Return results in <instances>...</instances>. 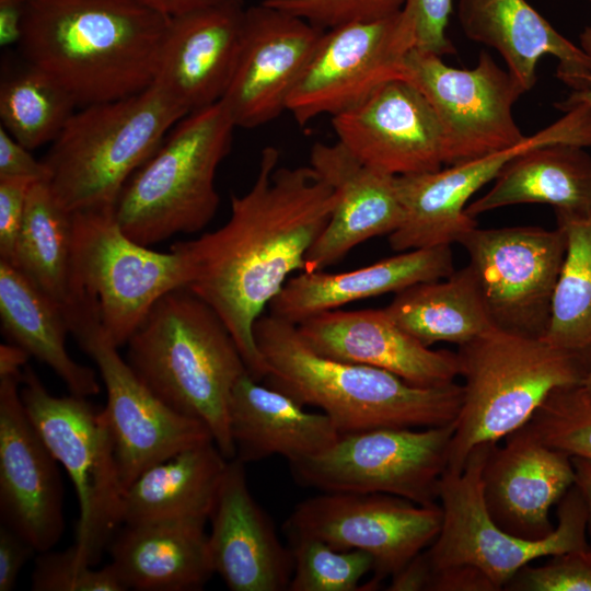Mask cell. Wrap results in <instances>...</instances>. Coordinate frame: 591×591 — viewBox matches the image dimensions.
<instances>
[{
  "label": "cell",
  "instance_id": "49",
  "mask_svg": "<svg viewBox=\"0 0 591 591\" xmlns=\"http://www.w3.org/2000/svg\"><path fill=\"white\" fill-rule=\"evenodd\" d=\"M30 355L14 344L0 346V376L20 374L23 372Z\"/></svg>",
  "mask_w": 591,
  "mask_h": 591
},
{
  "label": "cell",
  "instance_id": "36",
  "mask_svg": "<svg viewBox=\"0 0 591 591\" xmlns=\"http://www.w3.org/2000/svg\"><path fill=\"white\" fill-rule=\"evenodd\" d=\"M76 107L60 84L24 58L21 62L2 63L1 127L27 149L51 143Z\"/></svg>",
  "mask_w": 591,
  "mask_h": 591
},
{
  "label": "cell",
  "instance_id": "37",
  "mask_svg": "<svg viewBox=\"0 0 591 591\" xmlns=\"http://www.w3.org/2000/svg\"><path fill=\"white\" fill-rule=\"evenodd\" d=\"M293 572L289 591H359L360 581L373 571L370 554L340 551L314 536L291 534Z\"/></svg>",
  "mask_w": 591,
  "mask_h": 591
},
{
  "label": "cell",
  "instance_id": "30",
  "mask_svg": "<svg viewBox=\"0 0 591 591\" xmlns=\"http://www.w3.org/2000/svg\"><path fill=\"white\" fill-rule=\"evenodd\" d=\"M520 204H546L556 215L591 213V157L583 148L549 144L513 158L491 188L470 202L465 212L478 215Z\"/></svg>",
  "mask_w": 591,
  "mask_h": 591
},
{
  "label": "cell",
  "instance_id": "26",
  "mask_svg": "<svg viewBox=\"0 0 591 591\" xmlns=\"http://www.w3.org/2000/svg\"><path fill=\"white\" fill-rule=\"evenodd\" d=\"M457 19L467 38L489 46L529 92L544 56L558 61L557 77L572 91L591 84V59L561 35L526 0H459Z\"/></svg>",
  "mask_w": 591,
  "mask_h": 591
},
{
  "label": "cell",
  "instance_id": "48",
  "mask_svg": "<svg viewBox=\"0 0 591 591\" xmlns=\"http://www.w3.org/2000/svg\"><path fill=\"white\" fill-rule=\"evenodd\" d=\"M575 468V486L579 489L587 508L591 551V461L571 456Z\"/></svg>",
  "mask_w": 591,
  "mask_h": 591
},
{
  "label": "cell",
  "instance_id": "31",
  "mask_svg": "<svg viewBox=\"0 0 591 591\" xmlns=\"http://www.w3.org/2000/svg\"><path fill=\"white\" fill-rule=\"evenodd\" d=\"M228 461L208 441L153 464L125 489L123 523L208 521Z\"/></svg>",
  "mask_w": 591,
  "mask_h": 591
},
{
  "label": "cell",
  "instance_id": "42",
  "mask_svg": "<svg viewBox=\"0 0 591 591\" xmlns=\"http://www.w3.org/2000/svg\"><path fill=\"white\" fill-rule=\"evenodd\" d=\"M403 12L413 27L414 48L441 57L455 53L447 35L452 0H406Z\"/></svg>",
  "mask_w": 591,
  "mask_h": 591
},
{
  "label": "cell",
  "instance_id": "6",
  "mask_svg": "<svg viewBox=\"0 0 591 591\" xmlns=\"http://www.w3.org/2000/svg\"><path fill=\"white\" fill-rule=\"evenodd\" d=\"M186 114L154 85L81 107L43 160L57 201L69 212L115 207L135 172Z\"/></svg>",
  "mask_w": 591,
  "mask_h": 591
},
{
  "label": "cell",
  "instance_id": "32",
  "mask_svg": "<svg viewBox=\"0 0 591 591\" xmlns=\"http://www.w3.org/2000/svg\"><path fill=\"white\" fill-rule=\"evenodd\" d=\"M1 331L9 343L48 366L70 394L88 397L100 392L94 369L69 355V327L62 311L21 270L0 260Z\"/></svg>",
  "mask_w": 591,
  "mask_h": 591
},
{
  "label": "cell",
  "instance_id": "9",
  "mask_svg": "<svg viewBox=\"0 0 591 591\" xmlns=\"http://www.w3.org/2000/svg\"><path fill=\"white\" fill-rule=\"evenodd\" d=\"M493 444L476 448L461 470L447 467L438 488L442 523L434 541L422 552L432 572L466 570L503 590L522 567L533 560L590 549L584 500L573 485L559 500L557 524L541 540H526L501 529L487 511L482 471Z\"/></svg>",
  "mask_w": 591,
  "mask_h": 591
},
{
  "label": "cell",
  "instance_id": "1",
  "mask_svg": "<svg viewBox=\"0 0 591 591\" xmlns=\"http://www.w3.org/2000/svg\"><path fill=\"white\" fill-rule=\"evenodd\" d=\"M280 152L260 153L252 187L230 197L229 220L219 229L171 247L188 269L186 288L205 301L234 338L248 373L267 375L254 325L331 220L336 197L310 166H279Z\"/></svg>",
  "mask_w": 591,
  "mask_h": 591
},
{
  "label": "cell",
  "instance_id": "38",
  "mask_svg": "<svg viewBox=\"0 0 591 591\" xmlns=\"http://www.w3.org/2000/svg\"><path fill=\"white\" fill-rule=\"evenodd\" d=\"M526 426L547 445L591 461V399L579 385L555 390Z\"/></svg>",
  "mask_w": 591,
  "mask_h": 591
},
{
  "label": "cell",
  "instance_id": "11",
  "mask_svg": "<svg viewBox=\"0 0 591 591\" xmlns=\"http://www.w3.org/2000/svg\"><path fill=\"white\" fill-rule=\"evenodd\" d=\"M453 432L454 421L340 434L325 451L289 465L299 484L322 493L387 494L434 506Z\"/></svg>",
  "mask_w": 591,
  "mask_h": 591
},
{
  "label": "cell",
  "instance_id": "15",
  "mask_svg": "<svg viewBox=\"0 0 591 591\" xmlns=\"http://www.w3.org/2000/svg\"><path fill=\"white\" fill-rule=\"evenodd\" d=\"M441 523L439 505L420 506L387 494L322 493L299 502L286 529L336 549L370 554L374 575L366 584L372 591L425 551Z\"/></svg>",
  "mask_w": 591,
  "mask_h": 591
},
{
  "label": "cell",
  "instance_id": "39",
  "mask_svg": "<svg viewBox=\"0 0 591 591\" xmlns=\"http://www.w3.org/2000/svg\"><path fill=\"white\" fill-rule=\"evenodd\" d=\"M34 591H124L118 575L107 565L101 569L82 561L73 546L62 552L39 553L31 576Z\"/></svg>",
  "mask_w": 591,
  "mask_h": 591
},
{
  "label": "cell",
  "instance_id": "50",
  "mask_svg": "<svg viewBox=\"0 0 591 591\" xmlns=\"http://www.w3.org/2000/svg\"><path fill=\"white\" fill-rule=\"evenodd\" d=\"M580 47L591 59V26H587L580 34ZM575 104H584L591 112V84L582 91H572L564 101L556 104L559 109H564Z\"/></svg>",
  "mask_w": 591,
  "mask_h": 591
},
{
  "label": "cell",
  "instance_id": "24",
  "mask_svg": "<svg viewBox=\"0 0 591 591\" xmlns=\"http://www.w3.org/2000/svg\"><path fill=\"white\" fill-rule=\"evenodd\" d=\"M237 459L228 461L209 515L208 545L215 573L231 591L288 590L291 548L283 546L270 518L252 496Z\"/></svg>",
  "mask_w": 591,
  "mask_h": 591
},
{
  "label": "cell",
  "instance_id": "44",
  "mask_svg": "<svg viewBox=\"0 0 591 591\" xmlns=\"http://www.w3.org/2000/svg\"><path fill=\"white\" fill-rule=\"evenodd\" d=\"M48 177L44 161L36 160L30 149L0 126V178L48 181Z\"/></svg>",
  "mask_w": 591,
  "mask_h": 591
},
{
  "label": "cell",
  "instance_id": "13",
  "mask_svg": "<svg viewBox=\"0 0 591 591\" xmlns=\"http://www.w3.org/2000/svg\"><path fill=\"white\" fill-rule=\"evenodd\" d=\"M405 73L440 121L447 166L514 147L526 138L512 114L525 91L487 51H480L474 68L459 69L441 56L413 48Z\"/></svg>",
  "mask_w": 591,
  "mask_h": 591
},
{
  "label": "cell",
  "instance_id": "43",
  "mask_svg": "<svg viewBox=\"0 0 591 591\" xmlns=\"http://www.w3.org/2000/svg\"><path fill=\"white\" fill-rule=\"evenodd\" d=\"M28 178H0V260L13 264L26 200L33 183Z\"/></svg>",
  "mask_w": 591,
  "mask_h": 591
},
{
  "label": "cell",
  "instance_id": "7",
  "mask_svg": "<svg viewBox=\"0 0 591 591\" xmlns=\"http://www.w3.org/2000/svg\"><path fill=\"white\" fill-rule=\"evenodd\" d=\"M235 127L221 101L183 117L119 195L121 230L146 246L202 230L219 207L215 177Z\"/></svg>",
  "mask_w": 591,
  "mask_h": 591
},
{
  "label": "cell",
  "instance_id": "51",
  "mask_svg": "<svg viewBox=\"0 0 591 591\" xmlns=\"http://www.w3.org/2000/svg\"><path fill=\"white\" fill-rule=\"evenodd\" d=\"M582 392L591 399V362L586 368L580 383L578 384Z\"/></svg>",
  "mask_w": 591,
  "mask_h": 591
},
{
  "label": "cell",
  "instance_id": "25",
  "mask_svg": "<svg viewBox=\"0 0 591 591\" xmlns=\"http://www.w3.org/2000/svg\"><path fill=\"white\" fill-rule=\"evenodd\" d=\"M297 328L303 341L323 357L383 369L416 385L448 384L459 375L456 352L424 345L384 309L326 311Z\"/></svg>",
  "mask_w": 591,
  "mask_h": 591
},
{
  "label": "cell",
  "instance_id": "21",
  "mask_svg": "<svg viewBox=\"0 0 591 591\" xmlns=\"http://www.w3.org/2000/svg\"><path fill=\"white\" fill-rule=\"evenodd\" d=\"M243 0L210 5L170 18L152 85L186 114L224 95L241 44Z\"/></svg>",
  "mask_w": 591,
  "mask_h": 591
},
{
  "label": "cell",
  "instance_id": "46",
  "mask_svg": "<svg viewBox=\"0 0 591 591\" xmlns=\"http://www.w3.org/2000/svg\"><path fill=\"white\" fill-rule=\"evenodd\" d=\"M27 0H0V46L18 45L22 34Z\"/></svg>",
  "mask_w": 591,
  "mask_h": 591
},
{
  "label": "cell",
  "instance_id": "10",
  "mask_svg": "<svg viewBox=\"0 0 591 591\" xmlns=\"http://www.w3.org/2000/svg\"><path fill=\"white\" fill-rule=\"evenodd\" d=\"M28 418L74 486L80 515L73 548L95 566L123 523L124 487L105 409L86 397L51 395L25 366L20 387Z\"/></svg>",
  "mask_w": 591,
  "mask_h": 591
},
{
  "label": "cell",
  "instance_id": "8",
  "mask_svg": "<svg viewBox=\"0 0 591 591\" xmlns=\"http://www.w3.org/2000/svg\"><path fill=\"white\" fill-rule=\"evenodd\" d=\"M187 282L182 253L153 251L130 239L115 207L72 213L73 310L67 321L72 336L100 326L115 346H124L152 306Z\"/></svg>",
  "mask_w": 591,
  "mask_h": 591
},
{
  "label": "cell",
  "instance_id": "19",
  "mask_svg": "<svg viewBox=\"0 0 591 591\" xmlns=\"http://www.w3.org/2000/svg\"><path fill=\"white\" fill-rule=\"evenodd\" d=\"M22 378L23 372L0 376L1 523L42 553L63 532L62 484L58 462L22 403Z\"/></svg>",
  "mask_w": 591,
  "mask_h": 591
},
{
  "label": "cell",
  "instance_id": "20",
  "mask_svg": "<svg viewBox=\"0 0 591 591\" xmlns=\"http://www.w3.org/2000/svg\"><path fill=\"white\" fill-rule=\"evenodd\" d=\"M337 140L364 164L394 175L445 164L444 136L429 102L409 80L394 79L358 105L332 116Z\"/></svg>",
  "mask_w": 591,
  "mask_h": 591
},
{
  "label": "cell",
  "instance_id": "41",
  "mask_svg": "<svg viewBox=\"0 0 591 591\" xmlns=\"http://www.w3.org/2000/svg\"><path fill=\"white\" fill-rule=\"evenodd\" d=\"M503 590L591 591V551L554 555L541 566L529 564L513 575Z\"/></svg>",
  "mask_w": 591,
  "mask_h": 591
},
{
  "label": "cell",
  "instance_id": "17",
  "mask_svg": "<svg viewBox=\"0 0 591 591\" xmlns=\"http://www.w3.org/2000/svg\"><path fill=\"white\" fill-rule=\"evenodd\" d=\"M74 338L95 362L106 390L104 409L124 491L153 464L213 441L204 422L178 414L153 394L101 327H90Z\"/></svg>",
  "mask_w": 591,
  "mask_h": 591
},
{
  "label": "cell",
  "instance_id": "35",
  "mask_svg": "<svg viewBox=\"0 0 591 591\" xmlns=\"http://www.w3.org/2000/svg\"><path fill=\"white\" fill-rule=\"evenodd\" d=\"M566 233V253L555 287L551 318L543 339L591 362V213L557 215Z\"/></svg>",
  "mask_w": 591,
  "mask_h": 591
},
{
  "label": "cell",
  "instance_id": "12",
  "mask_svg": "<svg viewBox=\"0 0 591 591\" xmlns=\"http://www.w3.org/2000/svg\"><path fill=\"white\" fill-rule=\"evenodd\" d=\"M564 112L561 118L514 147L434 172L396 176L404 216L389 235L391 248L399 253L457 243L477 227L475 218L465 212L468 200L519 154L549 144L591 147L589 108L577 104Z\"/></svg>",
  "mask_w": 591,
  "mask_h": 591
},
{
  "label": "cell",
  "instance_id": "29",
  "mask_svg": "<svg viewBox=\"0 0 591 591\" xmlns=\"http://www.w3.org/2000/svg\"><path fill=\"white\" fill-rule=\"evenodd\" d=\"M205 520L125 524L111 541V565L126 590L195 591L215 573Z\"/></svg>",
  "mask_w": 591,
  "mask_h": 591
},
{
  "label": "cell",
  "instance_id": "3",
  "mask_svg": "<svg viewBox=\"0 0 591 591\" xmlns=\"http://www.w3.org/2000/svg\"><path fill=\"white\" fill-rule=\"evenodd\" d=\"M254 336L267 384L320 408L340 434L443 426L459 414L463 387L455 382L421 386L383 369L323 357L303 341L297 325L271 314L256 321Z\"/></svg>",
  "mask_w": 591,
  "mask_h": 591
},
{
  "label": "cell",
  "instance_id": "34",
  "mask_svg": "<svg viewBox=\"0 0 591 591\" xmlns=\"http://www.w3.org/2000/svg\"><path fill=\"white\" fill-rule=\"evenodd\" d=\"M12 265L68 321L73 310L72 212L57 201L48 181H37L30 188Z\"/></svg>",
  "mask_w": 591,
  "mask_h": 591
},
{
  "label": "cell",
  "instance_id": "33",
  "mask_svg": "<svg viewBox=\"0 0 591 591\" xmlns=\"http://www.w3.org/2000/svg\"><path fill=\"white\" fill-rule=\"evenodd\" d=\"M384 311L428 347L437 343L461 346L497 328L467 265L443 281L420 282L395 293Z\"/></svg>",
  "mask_w": 591,
  "mask_h": 591
},
{
  "label": "cell",
  "instance_id": "2",
  "mask_svg": "<svg viewBox=\"0 0 591 591\" xmlns=\"http://www.w3.org/2000/svg\"><path fill=\"white\" fill-rule=\"evenodd\" d=\"M169 21L136 0H27L18 47L84 107L152 84Z\"/></svg>",
  "mask_w": 591,
  "mask_h": 591
},
{
  "label": "cell",
  "instance_id": "23",
  "mask_svg": "<svg viewBox=\"0 0 591 591\" xmlns=\"http://www.w3.org/2000/svg\"><path fill=\"white\" fill-rule=\"evenodd\" d=\"M309 161L333 189L336 204L329 222L306 253L305 271L324 270L361 243L390 235L401 225L404 212L396 176L364 164L338 140L314 143Z\"/></svg>",
  "mask_w": 591,
  "mask_h": 591
},
{
  "label": "cell",
  "instance_id": "27",
  "mask_svg": "<svg viewBox=\"0 0 591 591\" xmlns=\"http://www.w3.org/2000/svg\"><path fill=\"white\" fill-rule=\"evenodd\" d=\"M451 245L416 248L345 273L302 271L292 276L269 304V314L298 325L322 312L454 273Z\"/></svg>",
  "mask_w": 591,
  "mask_h": 591
},
{
  "label": "cell",
  "instance_id": "28",
  "mask_svg": "<svg viewBox=\"0 0 591 591\" xmlns=\"http://www.w3.org/2000/svg\"><path fill=\"white\" fill-rule=\"evenodd\" d=\"M248 372L232 390L229 425L235 457L242 463L274 455L289 463L316 455L332 447L339 431L324 413H313Z\"/></svg>",
  "mask_w": 591,
  "mask_h": 591
},
{
  "label": "cell",
  "instance_id": "14",
  "mask_svg": "<svg viewBox=\"0 0 591 591\" xmlns=\"http://www.w3.org/2000/svg\"><path fill=\"white\" fill-rule=\"evenodd\" d=\"M467 255L486 309L497 328L543 338L566 253V233L540 227L466 232Z\"/></svg>",
  "mask_w": 591,
  "mask_h": 591
},
{
  "label": "cell",
  "instance_id": "47",
  "mask_svg": "<svg viewBox=\"0 0 591 591\" xmlns=\"http://www.w3.org/2000/svg\"><path fill=\"white\" fill-rule=\"evenodd\" d=\"M142 5L167 18L234 0H136Z\"/></svg>",
  "mask_w": 591,
  "mask_h": 591
},
{
  "label": "cell",
  "instance_id": "22",
  "mask_svg": "<svg viewBox=\"0 0 591 591\" xmlns=\"http://www.w3.org/2000/svg\"><path fill=\"white\" fill-rule=\"evenodd\" d=\"M493 444L482 471L488 513L501 529L526 540L552 533L551 508L575 485L571 456L538 439L525 425Z\"/></svg>",
  "mask_w": 591,
  "mask_h": 591
},
{
  "label": "cell",
  "instance_id": "5",
  "mask_svg": "<svg viewBox=\"0 0 591 591\" xmlns=\"http://www.w3.org/2000/svg\"><path fill=\"white\" fill-rule=\"evenodd\" d=\"M463 396L448 467L461 470L478 447L524 427L547 397L578 385L586 364L540 337L500 328L459 346Z\"/></svg>",
  "mask_w": 591,
  "mask_h": 591
},
{
  "label": "cell",
  "instance_id": "4",
  "mask_svg": "<svg viewBox=\"0 0 591 591\" xmlns=\"http://www.w3.org/2000/svg\"><path fill=\"white\" fill-rule=\"evenodd\" d=\"M126 361L173 410L204 422L227 460L232 390L247 371L220 316L186 287L164 294L127 341Z\"/></svg>",
  "mask_w": 591,
  "mask_h": 591
},
{
  "label": "cell",
  "instance_id": "52",
  "mask_svg": "<svg viewBox=\"0 0 591 591\" xmlns=\"http://www.w3.org/2000/svg\"><path fill=\"white\" fill-rule=\"evenodd\" d=\"M589 2L591 3V0H589Z\"/></svg>",
  "mask_w": 591,
  "mask_h": 591
},
{
  "label": "cell",
  "instance_id": "16",
  "mask_svg": "<svg viewBox=\"0 0 591 591\" xmlns=\"http://www.w3.org/2000/svg\"><path fill=\"white\" fill-rule=\"evenodd\" d=\"M414 34L403 12L325 31L292 91L287 111L300 125L340 114L386 82L404 78Z\"/></svg>",
  "mask_w": 591,
  "mask_h": 591
},
{
  "label": "cell",
  "instance_id": "45",
  "mask_svg": "<svg viewBox=\"0 0 591 591\" xmlns=\"http://www.w3.org/2000/svg\"><path fill=\"white\" fill-rule=\"evenodd\" d=\"M35 552L28 541L1 523L0 591H11L15 588L21 569Z\"/></svg>",
  "mask_w": 591,
  "mask_h": 591
},
{
  "label": "cell",
  "instance_id": "18",
  "mask_svg": "<svg viewBox=\"0 0 591 591\" xmlns=\"http://www.w3.org/2000/svg\"><path fill=\"white\" fill-rule=\"evenodd\" d=\"M324 32L263 2L245 9L235 68L220 100L236 127L255 128L287 111Z\"/></svg>",
  "mask_w": 591,
  "mask_h": 591
},
{
  "label": "cell",
  "instance_id": "40",
  "mask_svg": "<svg viewBox=\"0 0 591 591\" xmlns=\"http://www.w3.org/2000/svg\"><path fill=\"white\" fill-rule=\"evenodd\" d=\"M406 0H264L263 3L328 31L379 21L401 12Z\"/></svg>",
  "mask_w": 591,
  "mask_h": 591
}]
</instances>
